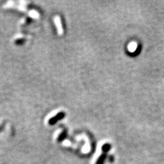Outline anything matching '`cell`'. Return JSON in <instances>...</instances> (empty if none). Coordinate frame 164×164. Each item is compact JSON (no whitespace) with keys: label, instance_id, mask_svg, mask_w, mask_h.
<instances>
[{"label":"cell","instance_id":"obj_1","mask_svg":"<svg viewBox=\"0 0 164 164\" xmlns=\"http://www.w3.org/2000/svg\"><path fill=\"white\" fill-rule=\"evenodd\" d=\"M54 21L55 23H56L57 28H58V33L60 35H62L63 33V28H62V23H61V19L60 18L58 17H56V18L54 19Z\"/></svg>","mask_w":164,"mask_h":164},{"label":"cell","instance_id":"obj_2","mask_svg":"<svg viewBox=\"0 0 164 164\" xmlns=\"http://www.w3.org/2000/svg\"><path fill=\"white\" fill-rule=\"evenodd\" d=\"M63 117H64V114L59 113V114H57L56 116H53V118H51V119L49 120V124H54L55 123H56L58 120H59L60 119H62Z\"/></svg>","mask_w":164,"mask_h":164},{"label":"cell","instance_id":"obj_3","mask_svg":"<svg viewBox=\"0 0 164 164\" xmlns=\"http://www.w3.org/2000/svg\"><path fill=\"white\" fill-rule=\"evenodd\" d=\"M137 48V44L135 42L130 43L129 45H128V50H129V52L131 53L135 52Z\"/></svg>","mask_w":164,"mask_h":164},{"label":"cell","instance_id":"obj_4","mask_svg":"<svg viewBox=\"0 0 164 164\" xmlns=\"http://www.w3.org/2000/svg\"><path fill=\"white\" fill-rule=\"evenodd\" d=\"M25 42V39H19L15 41V43L17 45H22Z\"/></svg>","mask_w":164,"mask_h":164},{"label":"cell","instance_id":"obj_5","mask_svg":"<svg viewBox=\"0 0 164 164\" xmlns=\"http://www.w3.org/2000/svg\"><path fill=\"white\" fill-rule=\"evenodd\" d=\"M3 126H4V123H3V124H1V125H0V131H1V130L3 129Z\"/></svg>","mask_w":164,"mask_h":164}]
</instances>
